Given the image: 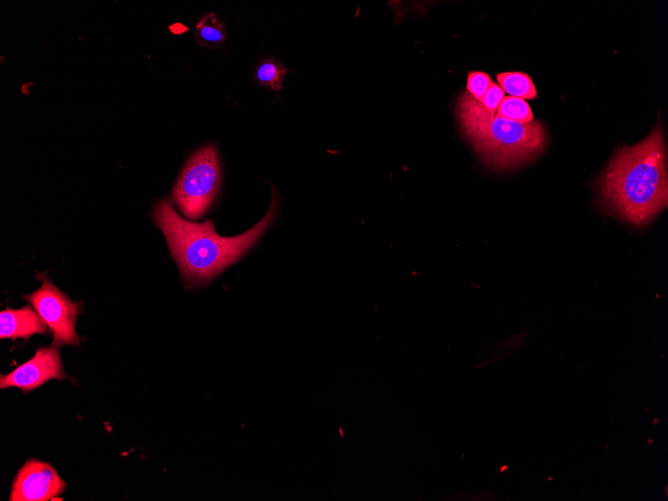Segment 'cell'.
Segmentation results:
<instances>
[{
  "label": "cell",
  "mask_w": 668,
  "mask_h": 501,
  "mask_svg": "<svg viewBox=\"0 0 668 501\" xmlns=\"http://www.w3.org/2000/svg\"><path fill=\"white\" fill-rule=\"evenodd\" d=\"M277 209L278 196L272 187V200L265 216L247 232L234 237L217 234L211 219L193 223L181 218L165 199L155 205L153 219L165 236L184 283L199 287L245 256L271 226Z\"/></svg>",
  "instance_id": "obj_1"
},
{
  "label": "cell",
  "mask_w": 668,
  "mask_h": 501,
  "mask_svg": "<svg viewBox=\"0 0 668 501\" xmlns=\"http://www.w3.org/2000/svg\"><path fill=\"white\" fill-rule=\"evenodd\" d=\"M604 205L622 219L645 225L667 206V161L662 127L620 149L600 179Z\"/></svg>",
  "instance_id": "obj_2"
},
{
  "label": "cell",
  "mask_w": 668,
  "mask_h": 501,
  "mask_svg": "<svg viewBox=\"0 0 668 501\" xmlns=\"http://www.w3.org/2000/svg\"><path fill=\"white\" fill-rule=\"evenodd\" d=\"M457 115L463 133L492 168H513L545 148L546 132L540 121L521 123L490 114L467 91L458 99Z\"/></svg>",
  "instance_id": "obj_3"
},
{
  "label": "cell",
  "mask_w": 668,
  "mask_h": 501,
  "mask_svg": "<svg viewBox=\"0 0 668 501\" xmlns=\"http://www.w3.org/2000/svg\"><path fill=\"white\" fill-rule=\"evenodd\" d=\"M220 183L218 154L213 145H208L187 160L174 186L172 198L186 218L195 220L211 206Z\"/></svg>",
  "instance_id": "obj_4"
},
{
  "label": "cell",
  "mask_w": 668,
  "mask_h": 501,
  "mask_svg": "<svg viewBox=\"0 0 668 501\" xmlns=\"http://www.w3.org/2000/svg\"><path fill=\"white\" fill-rule=\"evenodd\" d=\"M53 333L52 345L77 346L80 337L75 331V322L81 311L79 303L72 302L51 281L43 279L41 287L24 295Z\"/></svg>",
  "instance_id": "obj_5"
},
{
  "label": "cell",
  "mask_w": 668,
  "mask_h": 501,
  "mask_svg": "<svg viewBox=\"0 0 668 501\" xmlns=\"http://www.w3.org/2000/svg\"><path fill=\"white\" fill-rule=\"evenodd\" d=\"M65 482L50 464L29 459L16 474L10 501H47L65 489Z\"/></svg>",
  "instance_id": "obj_6"
},
{
  "label": "cell",
  "mask_w": 668,
  "mask_h": 501,
  "mask_svg": "<svg viewBox=\"0 0 668 501\" xmlns=\"http://www.w3.org/2000/svg\"><path fill=\"white\" fill-rule=\"evenodd\" d=\"M60 353L56 346L40 347L32 358L10 373L1 375V389L15 387L24 392L34 390L51 379H66Z\"/></svg>",
  "instance_id": "obj_7"
},
{
  "label": "cell",
  "mask_w": 668,
  "mask_h": 501,
  "mask_svg": "<svg viewBox=\"0 0 668 501\" xmlns=\"http://www.w3.org/2000/svg\"><path fill=\"white\" fill-rule=\"evenodd\" d=\"M49 327L30 306L6 308L0 313V338L28 339L34 334H48Z\"/></svg>",
  "instance_id": "obj_8"
},
{
  "label": "cell",
  "mask_w": 668,
  "mask_h": 501,
  "mask_svg": "<svg viewBox=\"0 0 668 501\" xmlns=\"http://www.w3.org/2000/svg\"><path fill=\"white\" fill-rule=\"evenodd\" d=\"M195 37L201 46L217 48L225 42L226 27L217 15L210 13L197 23Z\"/></svg>",
  "instance_id": "obj_9"
},
{
  "label": "cell",
  "mask_w": 668,
  "mask_h": 501,
  "mask_svg": "<svg viewBox=\"0 0 668 501\" xmlns=\"http://www.w3.org/2000/svg\"><path fill=\"white\" fill-rule=\"evenodd\" d=\"M497 82L509 96L534 99L537 91L532 79L523 72H504L497 75Z\"/></svg>",
  "instance_id": "obj_10"
},
{
  "label": "cell",
  "mask_w": 668,
  "mask_h": 501,
  "mask_svg": "<svg viewBox=\"0 0 668 501\" xmlns=\"http://www.w3.org/2000/svg\"><path fill=\"white\" fill-rule=\"evenodd\" d=\"M288 69L274 58L262 60L254 71L257 84L266 86L276 92L280 91Z\"/></svg>",
  "instance_id": "obj_11"
},
{
  "label": "cell",
  "mask_w": 668,
  "mask_h": 501,
  "mask_svg": "<svg viewBox=\"0 0 668 501\" xmlns=\"http://www.w3.org/2000/svg\"><path fill=\"white\" fill-rule=\"evenodd\" d=\"M496 115L521 123L534 120L528 103L524 99L513 96H506L502 99L496 110Z\"/></svg>",
  "instance_id": "obj_12"
},
{
  "label": "cell",
  "mask_w": 668,
  "mask_h": 501,
  "mask_svg": "<svg viewBox=\"0 0 668 501\" xmlns=\"http://www.w3.org/2000/svg\"><path fill=\"white\" fill-rule=\"evenodd\" d=\"M491 83L492 80L488 74L481 71H471L468 73L466 89L474 99L481 102Z\"/></svg>",
  "instance_id": "obj_13"
},
{
  "label": "cell",
  "mask_w": 668,
  "mask_h": 501,
  "mask_svg": "<svg viewBox=\"0 0 668 501\" xmlns=\"http://www.w3.org/2000/svg\"><path fill=\"white\" fill-rule=\"evenodd\" d=\"M505 92L496 83L492 82L486 90L481 104L485 110L490 114H495L500 102L504 98Z\"/></svg>",
  "instance_id": "obj_14"
}]
</instances>
